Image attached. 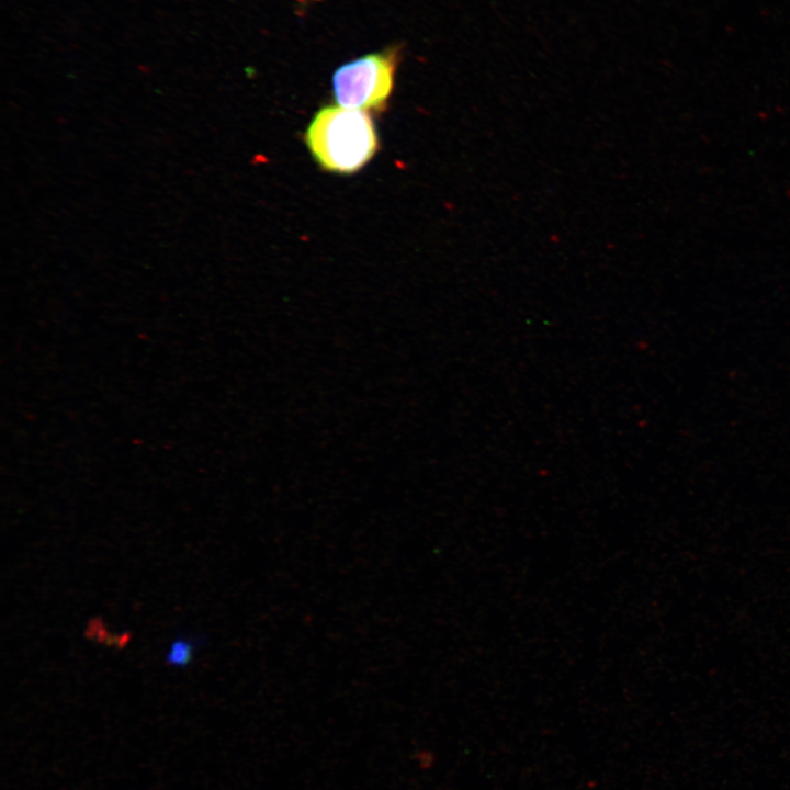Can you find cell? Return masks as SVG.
Here are the masks:
<instances>
[{
    "instance_id": "6da1fadb",
    "label": "cell",
    "mask_w": 790,
    "mask_h": 790,
    "mask_svg": "<svg viewBox=\"0 0 790 790\" xmlns=\"http://www.w3.org/2000/svg\"><path fill=\"white\" fill-rule=\"evenodd\" d=\"M305 140L321 168L346 174L364 167L379 146L373 121L365 111L337 105L324 106L316 112Z\"/></svg>"
},
{
    "instance_id": "7a4b0ae2",
    "label": "cell",
    "mask_w": 790,
    "mask_h": 790,
    "mask_svg": "<svg viewBox=\"0 0 790 790\" xmlns=\"http://www.w3.org/2000/svg\"><path fill=\"white\" fill-rule=\"evenodd\" d=\"M393 54L374 53L339 67L332 77L334 94L340 106L371 111L385 106L394 84Z\"/></svg>"
},
{
    "instance_id": "3957f363",
    "label": "cell",
    "mask_w": 790,
    "mask_h": 790,
    "mask_svg": "<svg viewBox=\"0 0 790 790\" xmlns=\"http://www.w3.org/2000/svg\"><path fill=\"white\" fill-rule=\"evenodd\" d=\"M200 643V640L196 641L193 637L178 635L172 640L165 656L166 663L177 668L188 666L192 662Z\"/></svg>"
}]
</instances>
